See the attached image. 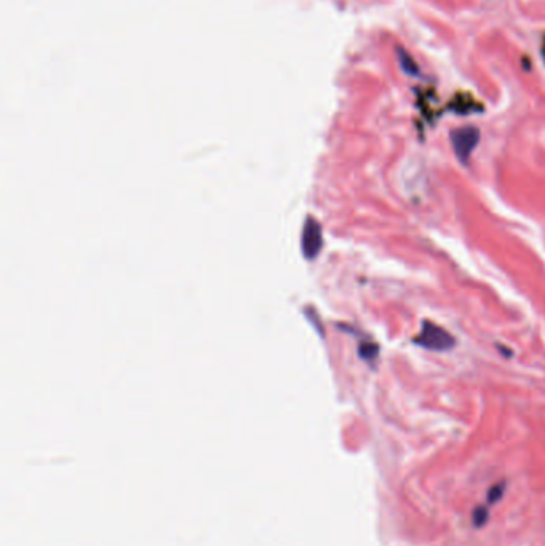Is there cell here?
Returning a JSON list of instances; mask_svg holds the SVG:
<instances>
[{
	"instance_id": "3957f363",
	"label": "cell",
	"mask_w": 545,
	"mask_h": 546,
	"mask_svg": "<svg viewBox=\"0 0 545 546\" xmlns=\"http://www.w3.org/2000/svg\"><path fill=\"white\" fill-rule=\"evenodd\" d=\"M320 246H322V230L314 221H310L305 224L304 237H302V248H304L305 256L314 257L318 252V249H320Z\"/></svg>"
},
{
	"instance_id": "277c9868",
	"label": "cell",
	"mask_w": 545,
	"mask_h": 546,
	"mask_svg": "<svg viewBox=\"0 0 545 546\" xmlns=\"http://www.w3.org/2000/svg\"><path fill=\"white\" fill-rule=\"evenodd\" d=\"M397 55H398V61H400V66H402L404 74H408L411 77L419 76V68H417V64L413 59V56H411L407 50L398 48Z\"/></svg>"
},
{
	"instance_id": "7a4b0ae2",
	"label": "cell",
	"mask_w": 545,
	"mask_h": 546,
	"mask_svg": "<svg viewBox=\"0 0 545 546\" xmlns=\"http://www.w3.org/2000/svg\"><path fill=\"white\" fill-rule=\"evenodd\" d=\"M478 141H480V131L475 126H461V128L451 133V143H453L454 154L464 165L469 163L472 152L475 150Z\"/></svg>"
},
{
	"instance_id": "6da1fadb",
	"label": "cell",
	"mask_w": 545,
	"mask_h": 546,
	"mask_svg": "<svg viewBox=\"0 0 545 546\" xmlns=\"http://www.w3.org/2000/svg\"><path fill=\"white\" fill-rule=\"evenodd\" d=\"M414 342L432 351H447L453 349L456 344L454 337L447 329L432 321H424L421 332L414 337Z\"/></svg>"
}]
</instances>
